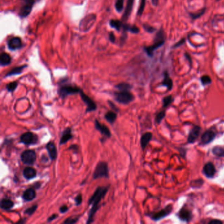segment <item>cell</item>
I'll use <instances>...</instances> for the list:
<instances>
[{"mask_svg":"<svg viewBox=\"0 0 224 224\" xmlns=\"http://www.w3.org/2000/svg\"><path fill=\"white\" fill-rule=\"evenodd\" d=\"M109 40L111 41V42L114 43V41H115V36L114 34V33L110 32V34H109Z\"/></svg>","mask_w":224,"mask_h":224,"instance_id":"bcb514c9","label":"cell"},{"mask_svg":"<svg viewBox=\"0 0 224 224\" xmlns=\"http://www.w3.org/2000/svg\"><path fill=\"white\" fill-rule=\"evenodd\" d=\"M172 210V205H168V206L166 207V208L163 210H162L161 211L159 212H156L154 214H152L151 218L153 220H159V219L164 218L165 216H166L170 213L171 212Z\"/></svg>","mask_w":224,"mask_h":224,"instance_id":"7c38bea8","label":"cell"},{"mask_svg":"<svg viewBox=\"0 0 224 224\" xmlns=\"http://www.w3.org/2000/svg\"><path fill=\"white\" fill-rule=\"evenodd\" d=\"M80 216L78 215V216H71L70 218H68L67 219H66L63 222L64 224H73V223H76V222H78V219H79Z\"/></svg>","mask_w":224,"mask_h":224,"instance_id":"e575fe53","label":"cell"},{"mask_svg":"<svg viewBox=\"0 0 224 224\" xmlns=\"http://www.w3.org/2000/svg\"><path fill=\"white\" fill-rule=\"evenodd\" d=\"M37 208H38V205H34L26 208L25 210L24 211V214L25 215H32L36 211Z\"/></svg>","mask_w":224,"mask_h":224,"instance_id":"d6a6232c","label":"cell"},{"mask_svg":"<svg viewBox=\"0 0 224 224\" xmlns=\"http://www.w3.org/2000/svg\"><path fill=\"white\" fill-rule=\"evenodd\" d=\"M14 202L11 199L2 198L0 202V207L2 210H9L13 208Z\"/></svg>","mask_w":224,"mask_h":224,"instance_id":"44dd1931","label":"cell"},{"mask_svg":"<svg viewBox=\"0 0 224 224\" xmlns=\"http://www.w3.org/2000/svg\"><path fill=\"white\" fill-rule=\"evenodd\" d=\"M68 150H72L73 151L74 154H77L79 152V147H78V145H71L68 147Z\"/></svg>","mask_w":224,"mask_h":224,"instance_id":"b9f144b4","label":"cell"},{"mask_svg":"<svg viewBox=\"0 0 224 224\" xmlns=\"http://www.w3.org/2000/svg\"><path fill=\"white\" fill-rule=\"evenodd\" d=\"M201 82L203 85H207L209 84L212 82L211 78L208 76H203L201 77Z\"/></svg>","mask_w":224,"mask_h":224,"instance_id":"ab89813d","label":"cell"},{"mask_svg":"<svg viewBox=\"0 0 224 224\" xmlns=\"http://www.w3.org/2000/svg\"><path fill=\"white\" fill-rule=\"evenodd\" d=\"M68 210V207L65 205L61 206L59 208V212L62 214H65L66 212H67Z\"/></svg>","mask_w":224,"mask_h":224,"instance_id":"ee69618b","label":"cell"},{"mask_svg":"<svg viewBox=\"0 0 224 224\" xmlns=\"http://www.w3.org/2000/svg\"><path fill=\"white\" fill-rule=\"evenodd\" d=\"M82 89L77 86H72L70 84L63 85L61 86L59 90H58V94H59V97L62 99H65L67 97L68 95L78 94L82 92Z\"/></svg>","mask_w":224,"mask_h":224,"instance_id":"7a4b0ae2","label":"cell"},{"mask_svg":"<svg viewBox=\"0 0 224 224\" xmlns=\"http://www.w3.org/2000/svg\"><path fill=\"white\" fill-rule=\"evenodd\" d=\"M40 186H41V184L40 183V182H37L36 184H34V186H33L32 187L34 188V189H40Z\"/></svg>","mask_w":224,"mask_h":224,"instance_id":"c3c4849f","label":"cell"},{"mask_svg":"<svg viewBox=\"0 0 224 224\" xmlns=\"http://www.w3.org/2000/svg\"><path fill=\"white\" fill-rule=\"evenodd\" d=\"M108 103H109V105L110 106V109H113L114 111H116V112H117V113L119 112V109H118V108L117 106H116V105L114 104V103L113 102L110 101H108Z\"/></svg>","mask_w":224,"mask_h":224,"instance_id":"7bdbcfd3","label":"cell"},{"mask_svg":"<svg viewBox=\"0 0 224 224\" xmlns=\"http://www.w3.org/2000/svg\"><path fill=\"white\" fill-rule=\"evenodd\" d=\"M95 129L100 132L103 136L105 137V138H110L111 137V132L109 128L99 122L97 119L95 120Z\"/></svg>","mask_w":224,"mask_h":224,"instance_id":"8fae6325","label":"cell"},{"mask_svg":"<svg viewBox=\"0 0 224 224\" xmlns=\"http://www.w3.org/2000/svg\"><path fill=\"white\" fill-rule=\"evenodd\" d=\"M95 19H96V16L93 14L87 15L85 18L83 19L80 24V30L82 32H88L94 24Z\"/></svg>","mask_w":224,"mask_h":224,"instance_id":"52a82bcc","label":"cell"},{"mask_svg":"<svg viewBox=\"0 0 224 224\" xmlns=\"http://www.w3.org/2000/svg\"><path fill=\"white\" fill-rule=\"evenodd\" d=\"M213 154L217 156L223 157L224 156V149L221 147H215L212 149Z\"/></svg>","mask_w":224,"mask_h":224,"instance_id":"f546056e","label":"cell"},{"mask_svg":"<svg viewBox=\"0 0 224 224\" xmlns=\"http://www.w3.org/2000/svg\"><path fill=\"white\" fill-rule=\"evenodd\" d=\"M109 167H108L107 163L104 161L99 162L93 172V178L94 180H97L98 178H109Z\"/></svg>","mask_w":224,"mask_h":224,"instance_id":"3957f363","label":"cell"},{"mask_svg":"<svg viewBox=\"0 0 224 224\" xmlns=\"http://www.w3.org/2000/svg\"><path fill=\"white\" fill-rule=\"evenodd\" d=\"M210 224H219V223H222V222L218 220V219H214V220H212L209 222Z\"/></svg>","mask_w":224,"mask_h":224,"instance_id":"7dc6e473","label":"cell"},{"mask_svg":"<svg viewBox=\"0 0 224 224\" xmlns=\"http://www.w3.org/2000/svg\"><path fill=\"white\" fill-rule=\"evenodd\" d=\"M80 95L82 100L86 105V113H92V112L95 111L97 110V106L96 103H95V102L93 100L92 98H90L84 92H83V90L80 93Z\"/></svg>","mask_w":224,"mask_h":224,"instance_id":"ba28073f","label":"cell"},{"mask_svg":"<svg viewBox=\"0 0 224 224\" xmlns=\"http://www.w3.org/2000/svg\"><path fill=\"white\" fill-rule=\"evenodd\" d=\"M178 215H179V218L181 219V220L187 221V222L189 221V219H191V212H190L188 210H187L185 208L181 209L180 211V212H179V214H178Z\"/></svg>","mask_w":224,"mask_h":224,"instance_id":"4316f807","label":"cell"},{"mask_svg":"<svg viewBox=\"0 0 224 224\" xmlns=\"http://www.w3.org/2000/svg\"><path fill=\"white\" fill-rule=\"evenodd\" d=\"M36 153L32 149L24 151L20 155V159L23 163L28 166H32L36 160Z\"/></svg>","mask_w":224,"mask_h":224,"instance_id":"8992f818","label":"cell"},{"mask_svg":"<svg viewBox=\"0 0 224 224\" xmlns=\"http://www.w3.org/2000/svg\"><path fill=\"white\" fill-rule=\"evenodd\" d=\"M145 29H146V30H147L148 32H152L153 30H154V28H152V27H148V28H147V27H144Z\"/></svg>","mask_w":224,"mask_h":224,"instance_id":"681fc988","label":"cell"},{"mask_svg":"<svg viewBox=\"0 0 224 224\" xmlns=\"http://www.w3.org/2000/svg\"><path fill=\"white\" fill-rule=\"evenodd\" d=\"M110 25L111 27L114 28L116 30L120 31V29L122 28L124 24L120 20H111L110 21Z\"/></svg>","mask_w":224,"mask_h":224,"instance_id":"83f0119b","label":"cell"},{"mask_svg":"<svg viewBox=\"0 0 224 224\" xmlns=\"http://www.w3.org/2000/svg\"><path fill=\"white\" fill-rule=\"evenodd\" d=\"M58 217V214H52L51 215H50L48 218H47V222H51L53 220H55V219Z\"/></svg>","mask_w":224,"mask_h":224,"instance_id":"f6af8a7d","label":"cell"},{"mask_svg":"<svg viewBox=\"0 0 224 224\" xmlns=\"http://www.w3.org/2000/svg\"><path fill=\"white\" fill-rule=\"evenodd\" d=\"M115 88L119 91H130L131 89V86L128 83H120L115 86Z\"/></svg>","mask_w":224,"mask_h":224,"instance_id":"f1b7e54d","label":"cell"},{"mask_svg":"<svg viewBox=\"0 0 224 224\" xmlns=\"http://www.w3.org/2000/svg\"><path fill=\"white\" fill-rule=\"evenodd\" d=\"M18 86V82H11L9 84H8L6 86V89L9 92L13 93L15 90L16 89Z\"/></svg>","mask_w":224,"mask_h":224,"instance_id":"1f68e13d","label":"cell"},{"mask_svg":"<svg viewBox=\"0 0 224 224\" xmlns=\"http://www.w3.org/2000/svg\"><path fill=\"white\" fill-rule=\"evenodd\" d=\"M201 128L198 126H194L191 131H190L188 136V142L189 143H194L200 134Z\"/></svg>","mask_w":224,"mask_h":224,"instance_id":"ffe728a7","label":"cell"},{"mask_svg":"<svg viewBox=\"0 0 224 224\" xmlns=\"http://www.w3.org/2000/svg\"><path fill=\"white\" fill-rule=\"evenodd\" d=\"M73 138V135L72 134V130L70 128H66L62 133L60 139L59 145H62L67 143L68 141Z\"/></svg>","mask_w":224,"mask_h":224,"instance_id":"9a60e30c","label":"cell"},{"mask_svg":"<svg viewBox=\"0 0 224 224\" xmlns=\"http://www.w3.org/2000/svg\"><path fill=\"white\" fill-rule=\"evenodd\" d=\"M38 136L31 131L24 133L20 137V142L27 146L37 144L38 143Z\"/></svg>","mask_w":224,"mask_h":224,"instance_id":"5b68a950","label":"cell"},{"mask_svg":"<svg viewBox=\"0 0 224 224\" xmlns=\"http://www.w3.org/2000/svg\"><path fill=\"white\" fill-rule=\"evenodd\" d=\"M11 62V56L6 53H2L0 56V64L1 66H4L9 65Z\"/></svg>","mask_w":224,"mask_h":224,"instance_id":"d4e9b609","label":"cell"},{"mask_svg":"<svg viewBox=\"0 0 224 224\" xmlns=\"http://www.w3.org/2000/svg\"><path fill=\"white\" fill-rule=\"evenodd\" d=\"M152 139V134L150 132H147L144 134L142 138H141V146L143 149H145V147L147 146L149 143Z\"/></svg>","mask_w":224,"mask_h":224,"instance_id":"603a6c76","label":"cell"},{"mask_svg":"<svg viewBox=\"0 0 224 224\" xmlns=\"http://www.w3.org/2000/svg\"><path fill=\"white\" fill-rule=\"evenodd\" d=\"M74 202L76 203V206H79L82 204V194H78V195L74 198Z\"/></svg>","mask_w":224,"mask_h":224,"instance_id":"60d3db41","label":"cell"},{"mask_svg":"<svg viewBox=\"0 0 224 224\" xmlns=\"http://www.w3.org/2000/svg\"><path fill=\"white\" fill-rule=\"evenodd\" d=\"M23 1L24 5L20 9L19 13L20 16L23 18L26 17L30 13L32 7L36 2V0H23Z\"/></svg>","mask_w":224,"mask_h":224,"instance_id":"30bf717a","label":"cell"},{"mask_svg":"<svg viewBox=\"0 0 224 224\" xmlns=\"http://www.w3.org/2000/svg\"><path fill=\"white\" fill-rule=\"evenodd\" d=\"M134 0H128L126 10L123 15V19H124L125 20H128V19L129 18V16L131 14V10H132L133 5H134Z\"/></svg>","mask_w":224,"mask_h":224,"instance_id":"484cf974","label":"cell"},{"mask_svg":"<svg viewBox=\"0 0 224 224\" xmlns=\"http://www.w3.org/2000/svg\"><path fill=\"white\" fill-rule=\"evenodd\" d=\"M145 2H145V0H142V1H141L140 5H139L138 12V15L139 16H141L143 13L145 6Z\"/></svg>","mask_w":224,"mask_h":224,"instance_id":"f35d334b","label":"cell"},{"mask_svg":"<svg viewBox=\"0 0 224 224\" xmlns=\"http://www.w3.org/2000/svg\"><path fill=\"white\" fill-rule=\"evenodd\" d=\"M115 100L123 105L129 104L134 100V96L130 91H119L114 93Z\"/></svg>","mask_w":224,"mask_h":224,"instance_id":"277c9868","label":"cell"},{"mask_svg":"<svg viewBox=\"0 0 224 224\" xmlns=\"http://www.w3.org/2000/svg\"><path fill=\"white\" fill-rule=\"evenodd\" d=\"M36 193L34 188L30 187L24 191L22 197L24 201H32L36 198Z\"/></svg>","mask_w":224,"mask_h":224,"instance_id":"e0dca14e","label":"cell"},{"mask_svg":"<svg viewBox=\"0 0 224 224\" xmlns=\"http://www.w3.org/2000/svg\"><path fill=\"white\" fill-rule=\"evenodd\" d=\"M23 174L25 179L30 180L36 177L37 175V172L34 168L31 166H27L24 169Z\"/></svg>","mask_w":224,"mask_h":224,"instance_id":"d6986e66","label":"cell"},{"mask_svg":"<svg viewBox=\"0 0 224 224\" xmlns=\"http://www.w3.org/2000/svg\"><path fill=\"white\" fill-rule=\"evenodd\" d=\"M163 84L164 86H165L166 87H167L168 89L169 90L172 89V85H173V84H172V80L170 79V78L168 77V75H166V76H165V78H164V81H163Z\"/></svg>","mask_w":224,"mask_h":224,"instance_id":"836d02e7","label":"cell"},{"mask_svg":"<svg viewBox=\"0 0 224 224\" xmlns=\"http://www.w3.org/2000/svg\"><path fill=\"white\" fill-rule=\"evenodd\" d=\"M215 136V134L213 131H212V130L206 131L204 133V134H203L202 136L201 142L203 145L208 144L214 139Z\"/></svg>","mask_w":224,"mask_h":224,"instance_id":"2e32d148","label":"cell"},{"mask_svg":"<svg viewBox=\"0 0 224 224\" xmlns=\"http://www.w3.org/2000/svg\"><path fill=\"white\" fill-rule=\"evenodd\" d=\"M122 28L124 31H130L132 33H138L139 31V29L137 26L128 25V24H124Z\"/></svg>","mask_w":224,"mask_h":224,"instance_id":"4dcf8cb0","label":"cell"},{"mask_svg":"<svg viewBox=\"0 0 224 224\" xmlns=\"http://www.w3.org/2000/svg\"><path fill=\"white\" fill-rule=\"evenodd\" d=\"M22 40L19 37H14V38L10 39L7 44L8 47L13 51L20 49L22 47Z\"/></svg>","mask_w":224,"mask_h":224,"instance_id":"5bb4252c","label":"cell"},{"mask_svg":"<svg viewBox=\"0 0 224 224\" xmlns=\"http://www.w3.org/2000/svg\"><path fill=\"white\" fill-rule=\"evenodd\" d=\"M158 1L159 0H152V3L154 5H156L157 3H158Z\"/></svg>","mask_w":224,"mask_h":224,"instance_id":"f907efd6","label":"cell"},{"mask_svg":"<svg viewBox=\"0 0 224 224\" xmlns=\"http://www.w3.org/2000/svg\"><path fill=\"white\" fill-rule=\"evenodd\" d=\"M172 97L171 95H169V96H167L164 97V100H163V103H164V107H167L168 106H169L171 104V103L172 102Z\"/></svg>","mask_w":224,"mask_h":224,"instance_id":"74e56055","label":"cell"},{"mask_svg":"<svg viewBox=\"0 0 224 224\" xmlns=\"http://www.w3.org/2000/svg\"><path fill=\"white\" fill-rule=\"evenodd\" d=\"M26 67H27V65H26L19 66H16V67L13 68L11 70H10L9 72H7L5 74V78H7V77L12 76H15V75H19V74H20L23 72L24 69Z\"/></svg>","mask_w":224,"mask_h":224,"instance_id":"7402d4cb","label":"cell"},{"mask_svg":"<svg viewBox=\"0 0 224 224\" xmlns=\"http://www.w3.org/2000/svg\"><path fill=\"white\" fill-rule=\"evenodd\" d=\"M46 149L50 159L52 161L56 160L57 157V149L55 143L53 142H48L46 145Z\"/></svg>","mask_w":224,"mask_h":224,"instance_id":"4fadbf2b","label":"cell"},{"mask_svg":"<svg viewBox=\"0 0 224 224\" xmlns=\"http://www.w3.org/2000/svg\"><path fill=\"white\" fill-rule=\"evenodd\" d=\"M203 173L207 177H212L215 173V168L212 163H208L203 168Z\"/></svg>","mask_w":224,"mask_h":224,"instance_id":"ac0fdd59","label":"cell"},{"mask_svg":"<svg viewBox=\"0 0 224 224\" xmlns=\"http://www.w3.org/2000/svg\"><path fill=\"white\" fill-rule=\"evenodd\" d=\"M156 38H157L154 44L151 45V46H149V47L145 48V51H146L147 55L149 56H152L153 52L155 51V50H156V49H158L159 47H161L162 45L164 44V40L163 39V34H162V32H159L158 35H157L156 36Z\"/></svg>","mask_w":224,"mask_h":224,"instance_id":"9c48e42d","label":"cell"},{"mask_svg":"<svg viewBox=\"0 0 224 224\" xmlns=\"http://www.w3.org/2000/svg\"><path fill=\"white\" fill-rule=\"evenodd\" d=\"M105 118L110 124H113L117 118V113L113 110H109L105 115Z\"/></svg>","mask_w":224,"mask_h":224,"instance_id":"cb8c5ba5","label":"cell"},{"mask_svg":"<svg viewBox=\"0 0 224 224\" xmlns=\"http://www.w3.org/2000/svg\"><path fill=\"white\" fill-rule=\"evenodd\" d=\"M109 189V187H98L95 191V192L92 194L88 201V205H92V208H91L89 215L88 219L87 221V223H91L93 222V217L96 214L97 212L100 208L99 203L101 202L106 195Z\"/></svg>","mask_w":224,"mask_h":224,"instance_id":"6da1fadb","label":"cell"},{"mask_svg":"<svg viewBox=\"0 0 224 224\" xmlns=\"http://www.w3.org/2000/svg\"><path fill=\"white\" fill-rule=\"evenodd\" d=\"M124 0H117L115 3V8L118 12H121L124 8Z\"/></svg>","mask_w":224,"mask_h":224,"instance_id":"d590c367","label":"cell"},{"mask_svg":"<svg viewBox=\"0 0 224 224\" xmlns=\"http://www.w3.org/2000/svg\"><path fill=\"white\" fill-rule=\"evenodd\" d=\"M164 117H165V111H161L159 113L157 114L156 118H155L156 123L160 124L162 121V120L164 118Z\"/></svg>","mask_w":224,"mask_h":224,"instance_id":"8d00e7d4","label":"cell"}]
</instances>
